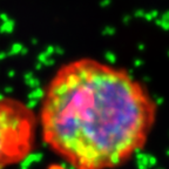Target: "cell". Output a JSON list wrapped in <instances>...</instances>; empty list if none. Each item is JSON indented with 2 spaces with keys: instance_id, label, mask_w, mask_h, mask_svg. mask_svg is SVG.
Listing matches in <instances>:
<instances>
[{
  "instance_id": "cell-1",
  "label": "cell",
  "mask_w": 169,
  "mask_h": 169,
  "mask_svg": "<svg viewBox=\"0 0 169 169\" xmlns=\"http://www.w3.org/2000/svg\"><path fill=\"white\" fill-rule=\"evenodd\" d=\"M157 119L149 89L126 68L94 58L61 65L45 88V145L74 169H115L147 145Z\"/></svg>"
},
{
  "instance_id": "cell-2",
  "label": "cell",
  "mask_w": 169,
  "mask_h": 169,
  "mask_svg": "<svg viewBox=\"0 0 169 169\" xmlns=\"http://www.w3.org/2000/svg\"><path fill=\"white\" fill-rule=\"evenodd\" d=\"M37 130L38 119L30 107L15 100L0 101V169L30 156Z\"/></svg>"
}]
</instances>
